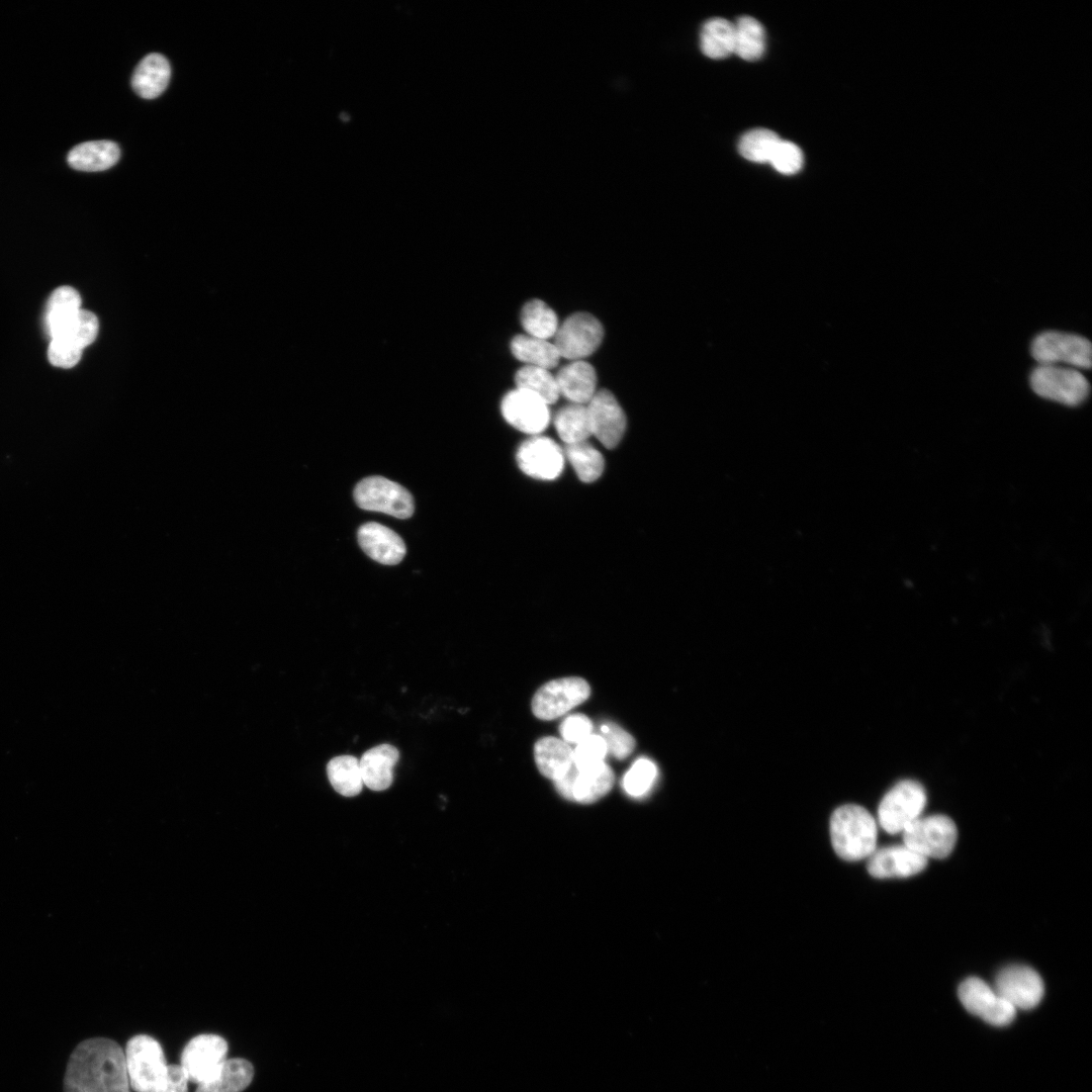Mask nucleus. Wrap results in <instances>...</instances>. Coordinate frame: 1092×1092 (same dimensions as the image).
Segmentation results:
<instances>
[{"mask_svg": "<svg viewBox=\"0 0 1092 1092\" xmlns=\"http://www.w3.org/2000/svg\"><path fill=\"white\" fill-rule=\"evenodd\" d=\"M515 383L517 388L536 395L548 405L560 396L555 376L545 368L525 365L516 372Z\"/></svg>", "mask_w": 1092, "mask_h": 1092, "instance_id": "2f4dec72", "label": "nucleus"}, {"mask_svg": "<svg viewBox=\"0 0 1092 1092\" xmlns=\"http://www.w3.org/2000/svg\"><path fill=\"white\" fill-rule=\"evenodd\" d=\"M803 161V153L797 145L781 140L769 163L778 172L784 175H794L802 169Z\"/></svg>", "mask_w": 1092, "mask_h": 1092, "instance_id": "58836bf2", "label": "nucleus"}, {"mask_svg": "<svg viewBox=\"0 0 1092 1092\" xmlns=\"http://www.w3.org/2000/svg\"><path fill=\"white\" fill-rule=\"evenodd\" d=\"M82 351L83 349L66 339L55 338L51 340L48 357L54 366L71 368L80 360Z\"/></svg>", "mask_w": 1092, "mask_h": 1092, "instance_id": "a19ab883", "label": "nucleus"}, {"mask_svg": "<svg viewBox=\"0 0 1092 1092\" xmlns=\"http://www.w3.org/2000/svg\"><path fill=\"white\" fill-rule=\"evenodd\" d=\"M614 782V772L604 761L599 765L581 769L572 764L563 777L554 781V786L564 799L590 804L606 796L611 791Z\"/></svg>", "mask_w": 1092, "mask_h": 1092, "instance_id": "ddd939ff", "label": "nucleus"}, {"mask_svg": "<svg viewBox=\"0 0 1092 1092\" xmlns=\"http://www.w3.org/2000/svg\"><path fill=\"white\" fill-rule=\"evenodd\" d=\"M994 990L1015 1009L1029 1010L1041 1001L1044 985L1033 969L1011 965L998 973Z\"/></svg>", "mask_w": 1092, "mask_h": 1092, "instance_id": "4468645a", "label": "nucleus"}, {"mask_svg": "<svg viewBox=\"0 0 1092 1092\" xmlns=\"http://www.w3.org/2000/svg\"><path fill=\"white\" fill-rule=\"evenodd\" d=\"M593 731L592 721L582 714H574L565 718L559 727V732L567 743H580L587 738Z\"/></svg>", "mask_w": 1092, "mask_h": 1092, "instance_id": "79ce46f5", "label": "nucleus"}, {"mask_svg": "<svg viewBox=\"0 0 1092 1092\" xmlns=\"http://www.w3.org/2000/svg\"><path fill=\"white\" fill-rule=\"evenodd\" d=\"M734 28V54L749 62L759 60L765 50V31L761 23L751 16H741Z\"/></svg>", "mask_w": 1092, "mask_h": 1092, "instance_id": "c756f323", "label": "nucleus"}, {"mask_svg": "<svg viewBox=\"0 0 1092 1092\" xmlns=\"http://www.w3.org/2000/svg\"><path fill=\"white\" fill-rule=\"evenodd\" d=\"M188 1082L180 1065H168L167 1074L156 1092H188Z\"/></svg>", "mask_w": 1092, "mask_h": 1092, "instance_id": "37998d69", "label": "nucleus"}, {"mask_svg": "<svg viewBox=\"0 0 1092 1092\" xmlns=\"http://www.w3.org/2000/svg\"><path fill=\"white\" fill-rule=\"evenodd\" d=\"M589 695V685L581 677L553 679L535 693L532 711L539 719L553 720L583 703Z\"/></svg>", "mask_w": 1092, "mask_h": 1092, "instance_id": "9d476101", "label": "nucleus"}, {"mask_svg": "<svg viewBox=\"0 0 1092 1092\" xmlns=\"http://www.w3.org/2000/svg\"><path fill=\"white\" fill-rule=\"evenodd\" d=\"M171 68L168 60L160 54H150L135 67L131 86L143 98L153 99L161 95L168 86Z\"/></svg>", "mask_w": 1092, "mask_h": 1092, "instance_id": "4be33fe9", "label": "nucleus"}, {"mask_svg": "<svg viewBox=\"0 0 1092 1092\" xmlns=\"http://www.w3.org/2000/svg\"><path fill=\"white\" fill-rule=\"evenodd\" d=\"M958 995L970 1013L991 1025L1005 1026L1015 1018L1016 1009L980 978L966 979L960 985Z\"/></svg>", "mask_w": 1092, "mask_h": 1092, "instance_id": "f8f14e48", "label": "nucleus"}, {"mask_svg": "<svg viewBox=\"0 0 1092 1092\" xmlns=\"http://www.w3.org/2000/svg\"><path fill=\"white\" fill-rule=\"evenodd\" d=\"M99 324L96 315L88 310L80 309L69 321L62 325L51 335V339H66L81 349L94 342L97 337Z\"/></svg>", "mask_w": 1092, "mask_h": 1092, "instance_id": "f704fd0d", "label": "nucleus"}, {"mask_svg": "<svg viewBox=\"0 0 1092 1092\" xmlns=\"http://www.w3.org/2000/svg\"><path fill=\"white\" fill-rule=\"evenodd\" d=\"M520 318L527 335L544 340L553 338L559 326L555 312L540 299L528 301Z\"/></svg>", "mask_w": 1092, "mask_h": 1092, "instance_id": "473e14b6", "label": "nucleus"}, {"mask_svg": "<svg viewBox=\"0 0 1092 1092\" xmlns=\"http://www.w3.org/2000/svg\"><path fill=\"white\" fill-rule=\"evenodd\" d=\"M554 427L565 445L587 441L592 436L586 404L568 403L554 417Z\"/></svg>", "mask_w": 1092, "mask_h": 1092, "instance_id": "cd10ccee", "label": "nucleus"}, {"mask_svg": "<svg viewBox=\"0 0 1092 1092\" xmlns=\"http://www.w3.org/2000/svg\"><path fill=\"white\" fill-rule=\"evenodd\" d=\"M511 351L518 360L527 366L548 370L554 368L561 358L553 343L527 334L513 338Z\"/></svg>", "mask_w": 1092, "mask_h": 1092, "instance_id": "a878e982", "label": "nucleus"}, {"mask_svg": "<svg viewBox=\"0 0 1092 1092\" xmlns=\"http://www.w3.org/2000/svg\"><path fill=\"white\" fill-rule=\"evenodd\" d=\"M254 1078V1067L245 1059L225 1060L216 1075L197 1085L196 1092H242Z\"/></svg>", "mask_w": 1092, "mask_h": 1092, "instance_id": "393cba45", "label": "nucleus"}, {"mask_svg": "<svg viewBox=\"0 0 1092 1092\" xmlns=\"http://www.w3.org/2000/svg\"><path fill=\"white\" fill-rule=\"evenodd\" d=\"M502 414L515 429L537 436L550 422L548 404L536 395L516 388L508 392L502 400Z\"/></svg>", "mask_w": 1092, "mask_h": 1092, "instance_id": "dca6fc26", "label": "nucleus"}, {"mask_svg": "<svg viewBox=\"0 0 1092 1092\" xmlns=\"http://www.w3.org/2000/svg\"><path fill=\"white\" fill-rule=\"evenodd\" d=\"M603 738L607 744L608 752H611L616 758L624 759L629 756L634 747L635 740L623 730L621 727L614 723H606L601 726Z\"/></svg>", "mask_w": 1092, "mask_h": 1092, "instance_id": "ea45409f", "label": "nucleus"}, {"mask_svg": "<svg viewBox=\"0 0 1092 1092\" xmlns=\"http://www.w3.org/2000/svg\"><path fill=\"white\" fill-rule=\"evenodd\" d=\"M64 1092H130L124 1052L107 1037L79 1042L64 1075Z\"/></svg>", "mask_w": 1092, "mask_h": 1092, "instance_id": "f257e3e1", "label": "nucleus"}, {"mask_svg": "<svg viewBox=\"0 0 1092 1092\" xmlns=\"http://www.w3.org/2000/svg\"><path fill=\"white\" fill-rule=\"evenodd\" d=\"M398 758L399 752L391 744H379L368 749L359 759L363 784L376 792L388 789Z\"/></svg>", "mask_w": 1092, "mask_h": 1092, "instance_id": "aec40b11", "label": "nucleus"}, {"mask_svg": "<svg viewBox=\"0 0 1092 1092\" xmlns=\"http://www.w3.org/2000/svg\"><path fill=\"white\" fill-rule=\"evenodd\" d=\"M830 837L839 857L848 861L868 858L877 849V822L863 807L843 805L830 818Z\"/></svg>", "mask_w": 1092, "mask_h": 1092, "instance_id": "f03ea898", "label": "nucleus"}, {"mask_svg": "<svg viewBox=\"0 0 1092 1092\" xmlns=\"http://www.w3.org/2000/svg\"><path fill=\"white\" fill-rule=\"evenodd\" d=\"M327 775L332 787L345 797L357 796L363 788L359 759L352 755H340L332 758L327 765Z\"/></svg>", "mask_w": 1092, "mask_h": 1092, "instance_id": "c85d7f7f", "label": "nucleus"}, {"mask_svg": "<svg viewBox=\"0 0 1092 1092\" xmlns=\"http://www.w3.org/2000/svg\"><path fill=\"white\" fill-rule=\"evenodd\" d=\"M868 858V871L878 879L917 875L926 868L928 860L904 844L876 849Z\"/></svg>", "mask_w": 1092, "mask_h": 1092, "instance_id": "a211bd4d", "label": "nucleus"}, {"mask_svg": "<svg viewBox=\"0 0 1092 1092\" xmlns=\"http://www.w3.org/2000/svg\"><path fill=\"white\" fill-rule=\"evenodd\" d=\"M124 1058L130 1088L156 1092L168 1070L160 1043L149 1035H135L127 1041Z\"/></svg>", "mask_w": 1092, "mask_h": 1092, "instance_id": "7ed1b4c3", "label": "nucleus"}, {"mask_svg": "<svg viewBox=\"0 0 1092 1092\" xmlns=\"http://www.w3.org/2000/svg\"><path fill=\"white\" fill-rule=\"evenodd\" d=\"M517 462L525 474L533 478L551 480L561 473L564 454L553 440L543 436H533L518 449Z\"/></svg>", "mask_w": 1092, "mask_h": 1092, "instance_id": "f3484780", "label": "nucleus"}, {"mask_svg": "<svg viewBox=\"0 0 1092 1092\" xmlns=\"http://www.w3.org/2000/svg\"><path fill=\"white\" fill-rule=\"evenodd\" d=\"M228 1043L216 1034H199L188 1041L181 1054V1068L189 1082L211 1080L226 1060Z\"/></svg>", "mask_w": 1092, "mask_h": 1092, "instance_id": "9b49d317", "label": "nucleus"}, {"mask_svg": "<svg viewBox=\"0 0 1092 1092\" xmlns=\"http://www.w3.org/2000/svg\"><path fill=\"white\" fill-rule=\"evenodd\" d=\"M559 394L572 403L587 404L597 392V374L594 367L575 360L563 366L555 375Z\"/></svg>", "mask_w": 1092, "mask_h": 1092, "instance_id": "412c9836", "label": "nucleus"}, {"mask_svg": "<svg viewBox=\"0 0 1092 1092\" xmlns=\"http://www.w3.org/2000/svg\"><path fill=\"white\" fill-rule=\"evenodd\" d=\"M1030 352L1041 365H1064L1073 368L1091 367V343L1088 339L1070 333L1048 331L1032 341Z\"/></svg>", "mask_w": 1092, "mask_h": 1092, "instance_id": "0eeeda50", "label": "nucleus"}, {"mask_svg": "<svg viewBox=\"0 0 1092 1092\" xmlns=\"http://www.w3.org/2000/svg\"><path fill=\"white\" fill-rule=\"evenodd\" d=\"M603 337L604 329L598 318L586 312H576L558 326L553 344L560 357L575 361L592 355Z\"/></svg>", "mask_w": 1092, "mask_h": 1092, "instance_id": "1a4fd4ad", "label": "nucleus"}, {"mask_svg": "<svg viewBox=\"0 0 1092 1092\" xmlns=\"http://www.w3.org/2000/svg\"><path fill=\"white\" fill-rule=\"evenodd\" d=\"M539 771L553 782L563 777L573 764V750L563 740L543 737L534 746Z\"/></svg>", "mask_w": 1092, "mask_h": 1092, "instance_id": "b1692460", "label": "nucleus"}, {"mask_svg": "<svg viewBox=\"0 0 1092 1092\" xmlns=\"http://www.w3.org/2000/svg\"><path fill=\"white\" fill-rule=\"evenodd\" d=\"M586 410L592 436L605 447L615 448L624 436L626 417L614 394L607 389L597 390Z\"/></svg>", "mask_w": 1092, "mask_h": 1092, "instance_id": "2eb2a0df", "label": "nucleus"}, {"mask_svg": "<svg viewBox=\"0 0 1092 1092\" xmlns=\"http://www.w3.org/2000/svg\"><path fill=\"white\" fill-rule=\"evenodd\" d=\"M700 44L702 52L711 59H724L734 54V23L715 17L706 21L701 29Z\"/></svg>", "mask_w": 1092, "mask_h": 1092, "instance_id": "bb28decb", "label": "nucleus"}, {"mask_svg": "<svg viewBox=\"0 0 1092 1092\" xmlns=\"http://www.w3.org/2000/svg\"><path fill=\"white\" fill-rule=\"evenodd\" d=\"M902 834L903 844L927 859L948 856L958 839L956 823L941 814L920 816Z\"/></svg>", "mask_w": 1092, "mask_h": 1092, "instance_id": "423d86ee", "label": "nucleus"}, {"mask_svg": "<svg viewBox=\"0 0 1092 1092\" xmlns=\"http://www.w3.org/2000/svg\"><path fill=\"white\" fill-rule=\"evenodd\" d=\"M1029 382L1037 395L1071 406L1084 402L1090 391L1087 378L1076 368L1064 365L1038 364Z\"/></svg>", "mask_w": 1092, "mask_h": 1092, "instance_id": "39448f33", "label": "nucleus"}, {"mask_svg": "<svg viewBox=\"0 0 1092 1092\" xmlns=\"http://www.w3.org/2000/svg\"><path fill=\"white\" fill-rule=\"evenodd\" d=\"M926 802V791L920 783L914 780L900 781L880 802L879 824L890 834L902 833L921 816Z\"/></svg>", "mask_w": 1092, "mask_h": 1092, "instance_id": "20e7f679", "label": "nucleus"}, {"mask_svg": "<svg viewBox=\"0 0 1092 1092\" xmlns=\"http://www.w3.org/2000/svg\"><path fill=\"white\" fill-rule=\"evenodd\" d=\"M120 157L118 146L107 140L91 141L75 146L68 154V164L76 170L95 172L111 168Z\"/></svg>", "mask_w": 1092, "mask_h": 1092, "instance_id": "5701e85b", "label": "nucleus"}, {"mask_svg": "<svg viewBox=\"0 0 1092 1092\" xmlns=\"http://www.w3.org/2000/svg\"><path fill=\"white\" fill-rule=\"evenodd\" d=\"M81 309V297L71 286H61L50 296L46 325L51 335Z\"/></svg>", "mask_w": 1092, "mask_h": 1092, "instance_id": "72a5a7b5", "label": "nucleus"}, {"mask_svg": "<svg viewBox=\"0 0 1092 1092\" xmlns=\"http://www.w3.org/2000/svg\"><path fill=\"white\" fill-rule=\"evenodd\" d=\"M358 507L366 511L380 512L398 519L410 518L414 513V499L400 484L383 476L362 479L354 489Z\"/></svg>", "mask_w": 1092, "mask_h": 1092, "instance_id": "6e6552de", "label": "nucleus"}, {"mask_svg": "<svg viewBox=\"0 0 1092 1092\" xmlns=\"http://www.w3.org/2000/svg\"><path fill=\"white\" fill-rule=\"evenodd\" d=\"M780 142L781 139L775 131L766 128H754L741 136L738 151L748 161L769 163Z\"/></svg>", "mask_w": 1092, "mask_h": 1092, "instance_id": "c9c22d12", "label": "nucleus"}, {"mask_svg": "<svg viewBox=\"0 0 1092 1092\" xmlns=\"http://www.w3.org/2000/svg\"><path fill=\"white\" fill-rule=\"evenodd\" d=\"M607 752L604 738L601 735L590 734L574 748L573 764L578 769L599 765L604 762Z\"/></svg>", "mask_w": 1092, "mask_h": 1092, "instance_id": "4c0bfd02", "label": "nucleus"}, {"mask_svg": "<svg viewBox=\"0 0 1092 1092\" xmlns=\"http://www.w3.org/2000/svg\"><path fill=\"white\" fill-rule=\"evenodd\" d=\"M563 454L583 482H594L604 471L602 454L587 441L565 445Z\"/></svg>", "mask_w": 1092, "mask_h": 1092, "instance_id": "7c9ffc66", "label": "nucleus"}, {"mask_svg": "<svg viewBox=\"0 0 1092 1092\" xmlns=\"http://www.w3.org/2000/svg\"><path fill=\"white\" fill-rule=\"evenodd\" d=\"M657 775L655 764L647 758L637 759L623 779L625 792L635 798L645 795L653 785Z\"/></svg>", "mask_w": 1092, "mask_h": 1092, "instance_id": "e433bc0d", "label": "nucleus"}, {"mask_svg": "<svg viewBox=\"0 0 1092 1092\" xmlns=\"http://www.w3.org/2000/svg\"><path fill=\"white\" fill-rule=\"evenodd\" d=\"M357 538L362 550L381 564H397L406 552L404 542L398 534L378 523L362 525L358 529Z\"/></svg>", "mask_w": 1092, "mask_h": 1092, "instance_id": "6ab92c4d", "label": "nucleus"}]
</instances>
